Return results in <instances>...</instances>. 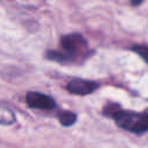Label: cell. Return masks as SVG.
Listing matches in <instances>:
<instances>
[{
    "mask_svg": "<svg viewBox=\"0 0 148 148\" xmlns=\"http://www.w3.org/2000/svg\"><path fill=\"white\" fill-rule=\"evenodd\" d=\"M99 88V83L91 80H86L81 77H74L66 84V90L69 94L86 96L90 95Z\"/></svg>",
    "mask_w": 148,
    "mask_h": 148,
    "instance_id": "cell-4",
    "label": "cell"
},
{
    "mask_svg": "<svg viewBox=\"0 0 148 148\" xmlns=\"http://www.w3.org/2000/svg\"><path fill=\"white\" fill-rule=\"evenodd\" d=\"M131 50L136 53L146 64H148V45H145V44H136V45H133L131 47Z\"/></svg>",
    "mask_w": 148,
    "mask_h": 148,
    "instance_id": "cell-7",
    "label": "cell"
},
{
    "mask_svg": "<svg viewBox=\"0 0 148 148\" xmlns=\"http://www.w3.org/2000/svg\"><path fill=\"white\" fill-rule=\"evenodd\" d=\"M88 42L83 35L79 32H72L64 35L60 38V47L61 51L65 52L71 59L72 64L79 61V58L83 59V56H88L90 52L88 51Z\"/></svg>",
    "mask_w": 148,
    "mask_h": 148,
    "instance_id": "cell-2",
    "label": "cell"
},
{
    "mask_svg": "<svg viewBox=\"0 0 148 148\" xmlns=\"http://www.w3.org/2000/svg\"><path fill=\"white\" fill-rule=\"evenodd\" d=\"M103 114L114 120L116 125L127 132L142 134L148 132V110L135 112L123 110L118 104L109 103L103 109Z\"/></svg>",
    "mask_w": 148,
    "mask_h": 148,
    "instance_id": "cell-1",
    "label": "cell"
},
{
    "mask_svg": "<svg viewBox=\"0 0 148 148\" xmlns=\"http://www.w3.org/2000/svg\"><path fill=\"white\" fill-rule=\"evenodd\" d=\"M141 3H143L142 0H139V1H131V6H140Z\"/></svg>",
    "mask_w": 148,
    "mask_h": 148,
    "instance_id": "cell-8",
    "label": "cell"
},
{
    "mask_svg": "<svg viewBox=\"0 0 148 148\" xmlns=\"http://www.w3.org/2000/svg\"><path fill=\"white\" fill-rule=\"evenodd\" d=\"M0 123L1 125H12L15 123V114L14 112L6 108L5 105H1L0 110Z\"/></svg>",
    "mask_w": 148,
    "mask_h": 148,
    "instance_id": "cell-6",
    "label": "cell"
},
{
    "mask_svg": "<svg viewBox=\"0 0 148 148\" xmlns=\"http://www.w3.org/2000/svg\"><path fill=\"white\" fill-rule=\"evenodd\" d=\"M58 120L59 123L65 126V127H69L72 125H74L76 123V119H77V116L72 112V111H68V110H62V111H59L58 114Z\"/></svg>",
    "mask_w": 148,
    "mask_h": 148,
    "instance_id": "cell-5",
    "label": "cell"
},
{
    "mask_svg": "<svg viewBox=\"0 0 148 148\" xmlns=\"http://www.w3.org/2000/svg\"><path fill=\"white\" fill-rule=\"evenodd\" d=\"M25 103L30 109L36 110L51 111L56 108V101L53 97L39 91H28L25 94Z\"/></svg>",
    "mask_w": 148,
    "mask_h": 148,
    "instance_id": "cell-3",
    "label": "cell"
}]
</instances>
